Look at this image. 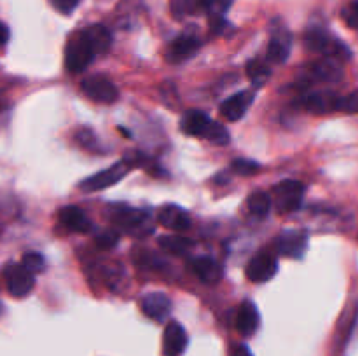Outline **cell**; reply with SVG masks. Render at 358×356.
Masks as SVG:
<instances>
[{
	"label": "cell",
	"mask_w": 358,
	"mask_h": 356,
	"mask_svg": "<svg viewBox=\"0 0 358 356\" xmlns=\"http://www.w3.org/2000/svg\"><path fill=\"white\" fill-rule=\"evenodd\" d=\"M96 54V49L86 31H76L73 35H70L65 45V68L70 73L84 72Z\"/></svg>",
	"instance_id": "cell-1"
},
{
	"label": "cell",
	"mask_w": 358,
	"mask_h": 356,
	"mask_svg": "<svg viewBox=\"0 0 358 356\" xmlns=\"http://www.w3.org/2000/svg\"><path fill=\"white\" fill-rule=\"evenodd\" d=\"M304 45L310 51L322 52L327 58L338 59V61H346L352 58V51L341 40L332 37L329 31L322 30V28H310L304 34Z\"/></svg>",
	"instance_id": "cell-2"
},
{
	"label": "cell",
	"mask_w": 358,
	"mask_h": 356,
	"mask_svg": "<svg viewBox=\"0 0 358 356\" xmlns=\"http://www.w3.org/2000/svg\"><path fill=\"white\" fill-rule=\"evenodd\" d=\"M273 206L278 213L297 212L303 205L304 185L296 180H283L273 187Z\"/></svg>",
	"instance_id": "cell-3"
},
{
	"label": "cell",
	"mask_w": 358,
	"mask_h": 356,
	"mask_svg": "<svg viewBox=\"0 0 358 356\" xmlns=\"http://www.w3.org/2000/svg\"><path fill=\"white\" fill-rule=\"evenodd\" d=\"M112 220L119 229L126 230L131 236H145L154 230L152 218H150L149 213L142 212V209L121 208L114 213Z\"/></svg>",
	"instance_id": "cell-4"
},
{
	"label": "cell",
	"mask_w": 358,
	"mask_h": 356,
	"mask_svg": "<svg viewBox=\"0 0 358 356\" xmlns=\"http://www.w3.org/2000/svg\"><path fill=\"white\" fill-rule=\"evenodd\" d=\"M3 281H6L7 292L13 297H27L35 285V274H31L23 264L9 262L3 267Z\"/></svg>",
	"instance_id": "cell-5"
},
{
	"label": "cell",
	"mask_w": 358,
	"mask_h": 356,
	"mask_svg": "<svg viewBox=\"0 0 358 356\" xmlns=\"http://www.w3.org/2000/svg\"><path fill=\"white\" fill-rule=\"evenodd\" d=\"M129 170H131V163L122 159L119 161V163L112 164V166L107 168V170L86 178V180L80 184V188H83L84 192H96V191H101V188H107L110 187V185L119 184V181L129 173Z\"/></svg>",
	"instance_id": "cell-6"
},
{
	"label": "cell",
	"mask_w": 358,
	"mask_h": 356,
	"mask_svg": "<svg viewBox=\"0 0 358 356\" xmlns=\"http://www.w3.org/2000/svg\"><path fill=\"white\" fill-rule=\"evenodd\" d=\"M80 89L84 91L87 98H91L96 103L110 105L117 100L119 91L115 84L105 75H90L80 82Z\"/></svg>",
	"instance_id": "cell-7"
},
{
	"label": "cell",
	"mask_w": 358,
	"mask_h": 356,
	"mask_svg": "<svg viewBox=\"0 0 358 356\" xmlns=\"http://www.w3.org/2000/svg\"><path fill=\"white\" fill-rule=\"evenodd\" d=\"M278 271V262L271 251H261L255 257L250 258L247 264L245 274L252 283H266L273 279V276Z\"/></svg>",
	"instance_id": "cell-8"
},
{
	"label": "cell",
	"mask_w": 358,
	"mask_h": 356,
	"mask_svg": "<svg viewBox=\"0 0 358 356\" xmlns=\"http://www.w3.org/2000/svg\"><path fill=\"white\" fill-rule=\"evenodd\" d=\"M308 234L304 230H283L275 239L276 253L289 258H301L308 248Z\"/></svg>",
	"instance_id": "cell-9"
},
{
	"label": "cell",
	"mask_w": 358,
	"mask_h": 356,
	"mask_svg": "<svg viewBox=\"0 0 358 356\" xmlns=\"http://www.w3.org/2000/svg\"><path fill=\"white\" fill-rule=\"evenodd\" d=\"M254 98V91H240V93L233 94L226 101H222V105H220V115L229 122L240 121L247 114L248 107L252 105Z\"/></svg>",
	"instance_id": "cell-10"
},
{
	"label": "cell",
	"mask_w": 358,
	"mask_h": 356,
	"mask_svg": "<svg viewBox=\"0 0 358 356\" xmlns=\"http://www.w3.org/2000/svg\"><path fill=\"white\" fill-rule=\"evenodd\" d=\"M306 77L317 82H338L343 77V68L339 66L338 59L324 58L308 65Z\"/></svg>",
	"instance_id": "cell-11"
},
{
	"label": "cell",
	"mask_w": 358,
	"mask_h": 356,
	"mask_svg": "<svg viewBox=\"0 0 358 356\" xmlns=\"http://www.w3.org/2000/svg\"><path fill=\"white\" fill-rule=\"evenodd\" d=\"M187 348V334L177 321H170L163 334V355L180 356Z\"/></svg>",
	"instance_id": "cell-12"
},
{
	"label": "cell",
	"mask_w": 358,
	"mask_h": 356,
	"mask_svg": "<svg viewBox=\"0 0 358 356\" xmlns=\"http://www.w3.org/2000/svg\"><path fill=\"white\" fill-rule=\"evenodd\" d=\"M199 47H201V40H199V37H196V35H191V34H184L171 42L170 47H168L166 58L170 59L171 63L185 61V59H189L191 56H194Z\"/></svg>",
	"instance_id": "cell-13"
},
{
	"label": "cell",
	"mask_w": 358,
	"mask_h": 356,
	"mask_svg": "<svg viewBox=\"0 0 358 356\" xmlns=\"http://www.w3.org/2000/svg\"><path fill=\"white\" fill-rule=\"evenodd\" d=\"M140 309L150 320L164 321L171 311V302L164 293H147L140 299Z\"/></svg>",
	"instance_id": "cell-14"
},
{
	"label": "cell",
	"mask_w": 358,
	"mask_h": 356,
	"mask_svg": "<svg viewBox=\"0 0 358 356\" xmlns=\"http://www.w3.org/2000/svg\"><path fill=\"white\" fill-rule=\"evenodd\" d=\"M157 220L166 229L175 230V232H184L191 227V218H189L187 212L182 209L177 205H166L159 209L157 213Z\"/></svg>",
	"instance_id": "cell-15"
},
{
	"label": "cell",
	"mask_w": 358,
	"mask_h": 356,
	"mask_svg": "<svg viewBox=\"0 0 358 356\" xmlns=\"http://www.w3.org/2000/svg\"><path fill=\"white\" fill-rule=\"evenodd\" d=\"M212 119L205 114V112L199 110H191L182 117L180 129L185 133V135L191 136H201V138H206L213 126Z\"/></svg>",
	"instance_id": "cell-16"
},
{
	"label": "cell",
	"mask_w": 358,
	"mask_h": 356,
	"mask_svg": "<svg viewBox=\"0 0 358 356\" xmlns=\"http://www.w3.org/2000/svg\"><path fill=\"white\" fill-rule=\"evenodd\" d=\"M58 218L66 229L73 230V232H90L91 230V220L79 206H63L58 212Z\"/></svg>",
	"instance_id": "cell-17"
},
{
	"label": "cell",
	"mask_w": 358,
	"mask_h": 356,
	"mask_svg": "<svg viewBox=\"0 0 358 356\" xmlns=\"http://www.w3.org/2000/svg\"><path fill=\"white\" fill-rule=\"evenodd\" d=\"M259 323H261V316L255 304L250 300H243V304L238 307L236 321H234L238 332L241 335H252L259 328Z\"/></svg>",
	"instance_id": "cell-18"
},
{
	"label": "cell",
	"mask_w": 358,
	"mask_h": 356,
	"mask_svg": "<svg viewBox=\"0 0 358 356\" xmlns=\"http://www.w3.org/2000/svg\"><path fill=\"white\" fill-rule=\"evenodd\" d=\"M290 45H292V38H290L289 31L283 30V28H278L271 35V40H269L268 58L275 63H283L289 58Z\"/></svg>",
	"instance_id": "cell-19"
},
{
	"label": "cell",
	"mask_w": 358,
	"mask_h": 356,
	"mask_svg": "<svg viewBox=\"0 0 358 356\" xmlns=\"http://www.w3.org/2000/svg\"><path fill=\"white\" fill-rule=\"evenodd\" d=\"M304 105L315 114H325V112L339 110L341 96L334 93H315L304 98Z\"/></svg>",
	"instance_id": "cell-20"
},
{
	"label": "cell",
	"mask_w": 358,
	"mask_h": 356,
	"mask_svg": "<svg viewBox=\"0 0 358 356\" xmlns=\"http://www.w3.org/2000/svg\"><path fill=\"white\" fill-rule=\"evenodd\" d=\"M194 274L201 279L203 283H217L222 278V267L219 262L210 257H199L191 264Z\"/></svg>",
	"instance_id": "cell-21"
},
{
	"label": "cell",
	"mask_w": 358,
	"mask_h": 356,
	"mask_svg": "<svg viewBox=\"0 0 358 356\" xmlns=\"http://www.w3.org/2000/svg\"><path fill=\"white\" fill-rule=\"evenodd\" d=\"M271 206H273V198L271 194H268V192H262V191L252 192V194L247 198L248 213L257 216V218H262V216L268 215Z\"/></svg>",
	"instance_id": "cell-22"
},
{
	"label": "cell",
	"mask_w": 358,
	"mask_h": 356,
	"mask_svg": "<svg viewBox=\"0 0 358 356\" xmlns=\"http://www.w3.org/2000/svg\"><path fill=\"white\" fill-rule=\"evenodd\" d=\"M84 31L87 34L90 40L93 42V45H94V49H96L98 54L108 51V47H110V44H112V35H110V31L103 27V24H91V27L84 28Z\"/></svg>",
	"instance_id": "cell-23"
},
{
	"label": "cell",
	"mask_w": 358,
	"mask_h": 356,
	"mask_svg": "<svg viewBox=\"0 0 358 356\" xmlns=\"http://www.w3.org/2000/svg\"><path fill=\"white\" fill-rule=\"evenodd\" d=\"M170 10L173 14V17L184 20V17L201 13L203 0H170Z\"/></svg>",
	"instance_id": "cell-24"
},
{
	"label": "cell",
	"mask_w": 358,
	"mask_h": 356,
	"mask_svg": "<svg viewBox=\"0 0 358 356\" xmlns=\"http://www.w3.org/2000/svg\"><path fill=\"white\" fill-rule=\"evenodd\" d=\"M159 246L166 250L168 253L185 255L194 246V241L184 236H163L159 237Z\"/></svg>",
	"instance_id": "cell-25"
},
{
	"label": "cell",
	"mask_w": 358,
	"mask_h": 356,
	"mask_svg": "<svg viewBox=\"0 0 358 356\" xmlns=\"http://www.w3.org/2000/svg\"><path fill=\"white\" fill-rule=\"evenodd\" d=\"M247 75L250 77L255 84H262L266 82V79H268L269 75H271V66L268 65V61H264V59L261 58L252 59L247 65Z\"/></svg>",
	"instance_id": "cell-26"
},
{
	"label": "cell",
	"mask_w": 358,
	"mask_h": 356,
	"mask_svg": "<svg viewBox=\"0 0 358 356\" xmlns=\"http://www.w3.org/2000/svg\"><path fill=\"white\" fill-rule=\"evenodd\" d=\"M231 3L233 0H203V10H206L210 17H224Z\"/></svg>",
	"instance_id": "cell-27"
},
{
	"label": "cell",
	"mask_w": 358,
	"mask_h": 356,
	"mask_svg": "<svg viewBox=\"0 0 358 356\" xmlns=\"http://www.w3.org/2000/svg\"><path fill=\"white\" fill-rule=\"evenodd\" d=\"M206 140H208L210 143H213V145H226V143H229V131H227L226 126L220 124V122H213Z\"/></svg>",
	"instance_id": "cell-28"
},
{
	"label": "cell",
	"mask_w": 358,
	"mask_h": 356,
	"mask_svg": "<svg viewBox=\"0 0 358 356\" xmlns=\"http://www.w3.org/2000/svg\"><path fill=\"white\" fill-rule=\"evenodd\" d=\"M21 264L31 272V274H38V272L44 269V258H42L41 253H35V251H30V253H24L23 258H21Z\"/></svg>",
	"instance_id": "cell-29"
},
{
	"label": "cell",
	"mask_w": 358,
	"mask_h": 356,
	"mask_svg": "<svg viewBox=\"0 0 358 356\" xmlns=\"http://www.w3.org/2000/svg\"><path fill=\"white\" fill-rule=\"evenodd\" d=\"M259 164L254 163V161L248 159H236L233 161V170L236 171L238 175H243V177H248V175H254L259 171Z\"/></svg>",
	"instance_id": "cell-30"
},
{
	"label": "cell",
	"mask_w": 358,
	"mask_h": 356,
	"mask_svg": "<svg viewBox=\"0 0 358 356\" xmlns=\"http://www.w3.org/2000/svg\"><path fill=\"white\" fill-rule=\"evenodd\" d=\"M341 17L350 28L358 30V2H352L341 10Z\"/></svg>",
	"instance_id": "cell-31"
},
{
	"label": "cell",
	"mask_w": 358,
	"mask_h": 356,
	"mask_svg": "<svg viewBox=\"0 0 358 356\" xmlns=\"http://www.w3.org/2000/svg\"><path fill=\"white\" fill-rule=\"evenodd\" d=\"M94 241H96V244L100 248L108 250V248H114L115 244H117L119 234L115 232V230H103V232L98 234V236L94 237Z\"/></svg>",
	"instance_id": "cell-32"
},
{
	"label": "cell",
	"mask_w": 358,
	"mask_h": 356,
	"mask_svg": "<svg viewBox=\"0 0 358 356\" xmlns=\"http://www.w3.org/2000/svg\"><path fill=\"white\" fill-rule=\"evenodd\" d=\"M339 110L352 112V114L358 112V91L348 94V96H341V105H339Z\"/></svg>",
	"instance_id": "cell-33"
},
{
	"label": "cell",
	"mask_w": 358,
	"mask_h": 356,
	"mask_svg": "<svg viewBox=\"0 0 358 356\" xmlns=\"http://www.w3.org/2000/svg\"><path fill=\"white\" fill-rule=\"evenodd\" d=\"M80 0H51L52 7L56 10H59L62 14H70L77 6H79Z\"/></svg>",
	"instance_id": "cell-34"
},
{
	"label": "cell",
	"mask_w": 358,
	"mask_h": 356,
	"mask_svg": "<svg viewBox=\"0 0 358 356\" xmlns=\"http://www.w3.org/2000/svg\"><path fill=\"white\" fill-rule=\"evenodd\" d=\"M77 140H79L84 147H90L91 142H94V135L90 129H80L79 135H77Z\"/></svg>",
	"instance_id": "cell-35"
},
{
	"label": "cell",
	"mask_w": 358,
	"mask_h": 356,
	"mask_svg": "<svg viewBox=\"0 0 358 356\" xmlns=\"http://www.w3.org/2000/svg\"><path fill=\"white\" fill-rule=\"evenodd\" d=\"M229 356H252V353L248 351L247 346L238 344V346H233V349H231Z\"/></svg>",
	"instance_id": "cell-36"
},
{
	"label": "cell",
	"mask_w": 358,
	"mask_h": 356,
	"mask_svg": "<svg viewBox=\"0 0 358 356\" xmlns=\"http://www.w3.org/2000/svg\"><path fill=\"white\" fill-rule=\"evenodd\" d=\"M2 31H3L2 42L3 44H7V40H9V28H7V24H2Z\"/></svg>",
	"instance_id": "cell-37"
}]
</instances>
